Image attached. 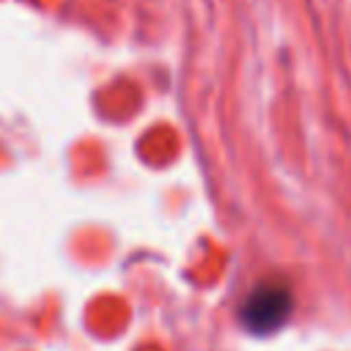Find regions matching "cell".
<instances>
[{"mask_svg": "<svg viewBox=\"0 0 351 351\" xmlns=\"http://www.w3.org/2000/svg\"><path fill=\"white\" fill-rule=\"evenodd\" d=\"M293 313V291L285 280H261L239 307V321L250 335L266 337L288 324Z\"/></svg>", "mask_w": 351, "mask_h": 351, "instance_id": "obj_1", "label": "cell"}]
</instances>
